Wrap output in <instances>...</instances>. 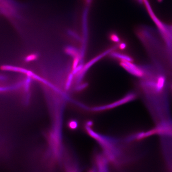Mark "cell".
Here are the masks:
<instances>
[{
  "label": "cell",
  "instance_id": "6da1fadb",
  "mask_svg": "<svg viewBox=\"0 0 172 172\" xmlns=\"http://www.w3.org/2000/svg\"><path fill=\"white\" fill-rule=\"evenodd\" d=\"M120 64L124 69L138 77H143L145 73L143 70L138 66L131 63V61L126 60H122Z\"/></svg>",
  "mask_w": 172,
  "mask_h": 172
},
{
  "label": "cell",
  "instance_id": "7a4b0ae2",
  "mask_svg": "<svg viewBox=\"0 0 172 172\" xmlns=\"http://www.w3.org/2000/svg\"><path fill=\"white\" fill-rule=\"evenodd\" d=\"M151 130L152 135L158 134L172 136V126L167 122H162Z\"/></svg>",
  "mask_w": 172,
  "mask_h": 172
},
{
  "label": "cell",
  "instance_id": "3957f363",
  "mask_svg": "<svg viewBox=\"0 0 172 172\" xmlns=\"http://www.w3.org/2000/svg\"><path fill=\"white\" fill-rule=\"evenodd\" d=\"M165 78L164 76H159L156 82V86L155 90L156 92L159 93L163 90L165 84Z\"/></svg>",
  "mask_w": 172,
  "mask_h": 172
},
{
  "label": "cell",
  "instance_id": "277c9868",
  "mask_svg": "<svg viewBox=\"0 0 172 172\" xmlns=\"http://www.w3.org/2000/svg\"><path fill=\"white\" fill-rule=\"evenodd\" d=\"M1 69L2 70H8V71H12L17 72L26 74L28 73V70L21 67H15V66L4 65L1 66Z\"/></svg>",
  "mask_w": 172,
  "mask_h": 172
},
{
  "label": "cell",
  "instance_id": "5b68a950",
  "mask_svg": "<svg viewBox=\"0 0 172 172\" xmlns=\"http://www.w3.org/2000/svg\"><path fill=\"white\" fill-rule=\"evenodd\" d=\"M39 57L38 54L36 53H32L26 55L24 58V61L26 63H30L35 61Z\"/></svg>",
  "mask_w": 172,
  "mask_h": 172
}]
</instances>
